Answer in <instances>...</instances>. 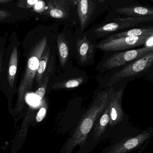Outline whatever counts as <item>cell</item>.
Masks as SVG:
<instances>
[{"instance_id":"1","label":"cell","mask_w":153,"mask_h":153,"mask_svg":"<svg viewBox=\"0 0 153 153\" xmlns=\"http://www.w3.org/2000/svg\"><path fill=\"white\" fill-rule=\"evenodd\" d=\"M47 37H44L32 48L27 63V67L18 93L17 109L21 110L23 107L26 94L32 89L33 81L39 61L47 45Z\"/></svg>"},{"instance_id":"2","label":"cell","mask_w":153,"mask_h":153,"mask_svg":"<svg viewBox=\"0 0 153 153\" xmlns=\"http://www.w3.org/2000/svg\"><path fill=\"white\" fill-rule=\"evenodd\" d=\"M153 66V51L125 65L116 72L109 80L108 88L125 78L143 76Z\"/></svg>"},{"instance_id":"3","label":"cell","mask_w":153,"mask_h":153,"mask_svg":"<svg viewBox=\"0 0 153 153\" xmlns=\"http://www.w3.org/2000/svg\"><path fill=\"white\" fill-rule=\"evenodd\" d=\"M152 129H147L138 135L125 138L119 141L112 140L110 144L103 149L101 153H127L135 150L146 141L149 140L152 135Z\"/></svg>"},{"instance_id":"4","label":"cell","mask_w":153,"mask_h":153,"mask_svg":"<svg viewBox=\"0 0 153 153\" xmlns=\"http://www.w3.org/2000/svg\"><path fill=\"white\" fill-rule=\"evenodd\" d=\"M149 36H128L117 38L108 37L97 44L96 48L108 52H115L131 49L144 45L146 40Z\"/></svg>"},{"instance_id":"5","label":"cell","mask_w":153,"mask_h":153,"mask_svg":"<svg viewBox=\"0 0 153 153\" xmlns=\"http://www.w3.org/2000/svg\"><path fill=\"white\" fill-rule=\"evenodd\" d=\"M152 51L150 48L143 47L115 53L104 62L102 67L105 70H109L126 65Z\"/></svg>"},{"instance_id":"6","label":"cell","mask_w":153,"mask_h":153,"mask_svg":"<svg viewBox=\"0 0 153 153\" xmlns=\"http://www.w3.org/2000/svg\"><path fill=\"white\" fill-rule=\"evenodd\" d=\"M152 21H153V17L118 18L115 19L112 22L96 28L95 33L97 36H102L117 30L134 27L142 22Z\"/></svg>"},{"instance_id":"7","label":"cell","mask_w":153,"mask_h":153,"mask_svg":"<svg viewBox=\"0 0 153 153\" xmlns=\"http://www.w3.org/2000/svg\"><path fill=\"white\" fill-rule=\"evenodd\" d=\"M124 89L121 88L114 91L109 103L110 109V121L108 128L113 129L123 121L124 111L122 107V100Z\"/></svg>"},{"instance_id":"8","label":"cell","mask_w":153,"mask_h":153,"mask_svg":"<svg viewBox=\"0 0 153 153\" xmlns=\"http://www.w3.org/2000/svg\"><path fill=\"white\" fill-rule=\"evenodd\" d=\"M109 121L110 109L108 103L95 121L92 129L94 142H100L108 136V129Z\"/></svg>"},{"instance_id":"9","label":"cell","mask_w":153,"mask_h":153,"mask_svg":"<svg viewBox=\"0 0 153 153\" xmlns=\"http://www.w3.org/2000/svg\"><path fill=\"white\" fill-rule=\"evenodd\" d=\"M47 14L54 19H65L69 15L68 8L64 0H46Z\"/></svg>"},{"instance_id":"10","label":"cell","mask_w":153,"mask_h":153,"mask_svg":"<svg viewBox=\"0 0 153 153\" xmlns=\"http://www.w3.org/2000/svg\"><path fill=\"white\" fill-rule=\"evenodd\" d=\"M77 11L81 29L84 30L93 11L92 2L91 0H80L77 4Z\"/></svg>"},{"instance_id":"11","label":"cell","mask_w":153,"mask_h":153,"mask_svg":"<svg viewBox=\"0 0 153 153\" xmlns=\"http://www.w3.org/2000/svg\"><path fill=\"white\" fill-rule=\"evenodd\" d=\"M115 12L128 17H153V8L141 6H129L118 8Z\"/></svg>"},{"instance_id":"12","label":"cell","mask_w":153,"mask_h":153,"mask_svg":"<svg viewBox=\"0 0 153 153\" xmlns=\"http://www.w3.org/2000/svg\"><path fill=\"white\" fill-rule=\"evenodd\" d=\"M94 46L88 40L85 36L79 39L76 44L77 54L80 62H86L91 58L94 51Z\"/></svg>"},{"instance_id":"13","label":"cell","mask_w":153,"mask_h":153,"mask_svg":"<svg viewBox=\"0 0 153 153\" xmlns=\"http://www.w3.org/2000/svg\"><path fill=\"white\" fill-rule=\"evenodd\" d=\"M153 35V27L134 28L126 31L117 33L110 36L111 38H117L123 37H136L150 36Z\"/></svg>"},{"instance_id":"14","label":"cell","mask_w":153,"mask_h":153,"mask_svg":"<svg viewBox=\"0 0 153 153\" xmlns=\"http://www.w3.org/2000/svg\"><path fill=\"white\" fill-rule=\"evenodd\" d=\"M50 55V48L46 47L39 61L38 67L36 73V80L39 85L41 84L43 80V75L48 64Z\"/></svg>"},{"instance_id":"15","label":"cell","mask_w":153,"mask_h":153,"mask_svg":"<svg viewBox=\"0 0 153 153\" xmlns=\"http://www.w3.org/2000/svg\"><path fill=\"white\" fill-rule=\"evenodd\" d=\"M59 59L62 66H65L69 57L68 44L64 35H59L57 39Z\"/></svg>"},{"instance_id":"16","label":"cell","mask_w":153,"mask_h":153,"mask_svg":"<svg viewBox=\"0 0 153 153\" xmlns=\"http://www.w3.org/2000/svg\"><path fill=\"white\" fill-rule=\"evenodd\" d=\"M18 65V51L17 48L14 47L13 49L10 58L9 67V82L10 87H12L15 79Z\"/></svg>"},{"instance_id":"17","label":"cell","mask_w":153,"mask_h":153,"mask_svg":"<svg viewBox=\"0 0 153 153\" xmlns=\"http://www.w3.org/2000/svg\"><path fill=\"white\" fill-rule=\"evenodd\" d=\"M53 62H50L46 74L45 76L44 80H42V82L40 85V87L36 90L35 93V95L36 98L39 100H41L44 98L46 91L47 88L48 87V82L49 81L50 75L52 73L53 69Z\"/></svg>"},{"instance_id":"18","label":"cell","mask_w":153,"mask_h":153,"mask_svg":"<svg viewBox=\"0 0 153 153\" xmlns=\"http://www.w3.org/2000/svg\"><path fill=\"white\" fill-rule=\"evenodd\" d=\"M84 82V78L82 77L71 78L63 82L56 83L53 85V89H71L76 88L81 85Z\"/></svg>"},{"instance_id":"19","label":"cell","mask_w":153,"mask_h":153,"mask_svg":"<svg viewBox=\"0 0 153 153\" xmlns=\"http://www.w3.org/2000/svg\"><path fill=\"white\" fill-rule=\"evenodd\" d=\"M16 10L0 9V22L10 21L11 20L19 19V13Z\"/></svg>"},{"instance_id":"20","label":"cell","mask_w":153,"mask_h":153,"mask_svg":"<svg viewBox=\"0 0 153 153\" xmlns=\"http://www.w3.org/2000/svg\"><path fill=\"white\" fill-rule=\"evenodd\" d=\"M42 103L41 107L39 110L38 112L37 113L36 116V120L37 122H41L45 118L47 113L48 109V103L46 99H42Z\"/></svg>"},{"instance_id":"21","label":"cell","mask_w":153,"mask_h":153,"mask_svg":"<svg viewBox=\"0 0 153 153\" xmlns=\"http://www.w3.org/2000/svg\"><path fill=\"white\" fill-rule=\"evenodd\" d=\"M41 0H18L16 3V6L21 9H29Z\"/></svg>"},{"instance_id":"22","label":"cell","mask_w":153,"mask_h":153,"mask_svg":"<svg viewBox=\"0 0 153 153\" xmlns=\"http://www.w3.org/2000/svg\"><path fill=\"white\" fill-rule=\"evenodd\" d=\"M33 10L36 12L41 13L45 10L46 8V4L43 0L39 1L33 6Z\"/></svg>"},{"instance_id":"23","label":"cell","mask_w":153,"mask_h":153,"mask_svg":"<svg viewBox=\"0 0 153 153\" xmlns=\"http://www.w3.org/2000/svg\"><path fill=\"white\" fill-rule=\"evenodd\" d=\"M144 47L150 48L153 50V35L150 36L146 40Z\"/></svg>"},{"instance_id":"24","label":"cell","mask_w":153,"mask_h":153,"mask_svg":"<svg viewBox=\"0 0 153 153\" xmlns=\"http://www.w3.org/2000/svg\"><path fill=\"white\" fill-rule=\"evenodd\" d=\"M143 76H146L147 79L153 82V66L143 75Z\"/></svg>"},{"instance_id":"25","label":"cell","mask_w":153,"mask_h":153,"mask_svg":"<svg viewBox=\"0 0 153 153\" xmlns=\"http://www.w3.org/2000/svg\"><path fill=\"white\" fill-rule=\"evenodd\" d=\"M14 0H0V4L9 3Z\"/></svg>"},{"instance_id":"26","label":"cell","mask_w":153,"mask_h":153,"mask_svg":"<svg viewBox=\"0 0 153 153\" xmlns=\"http://www.w3.org/2000/svg\"><path fill=\"white\" fill-rule=\"evenodd\" d=\"M105 1V0H99V1L100 2H102L104 1Z\"/></svg>"},{"instance_id":"27","label":"cell","mask_w":153,"mask_h":153,"mask_svg":"<svg viewBox=\"0 0 153 153\" xmlns=\"http://www.w3.org/2000/svg\"><path fill=\"white\" fill-rule=\"evenodd\" d=\"M75 1H77V2H78L79 1H80V0H75Z\"/></svg>"}]
</instances>
